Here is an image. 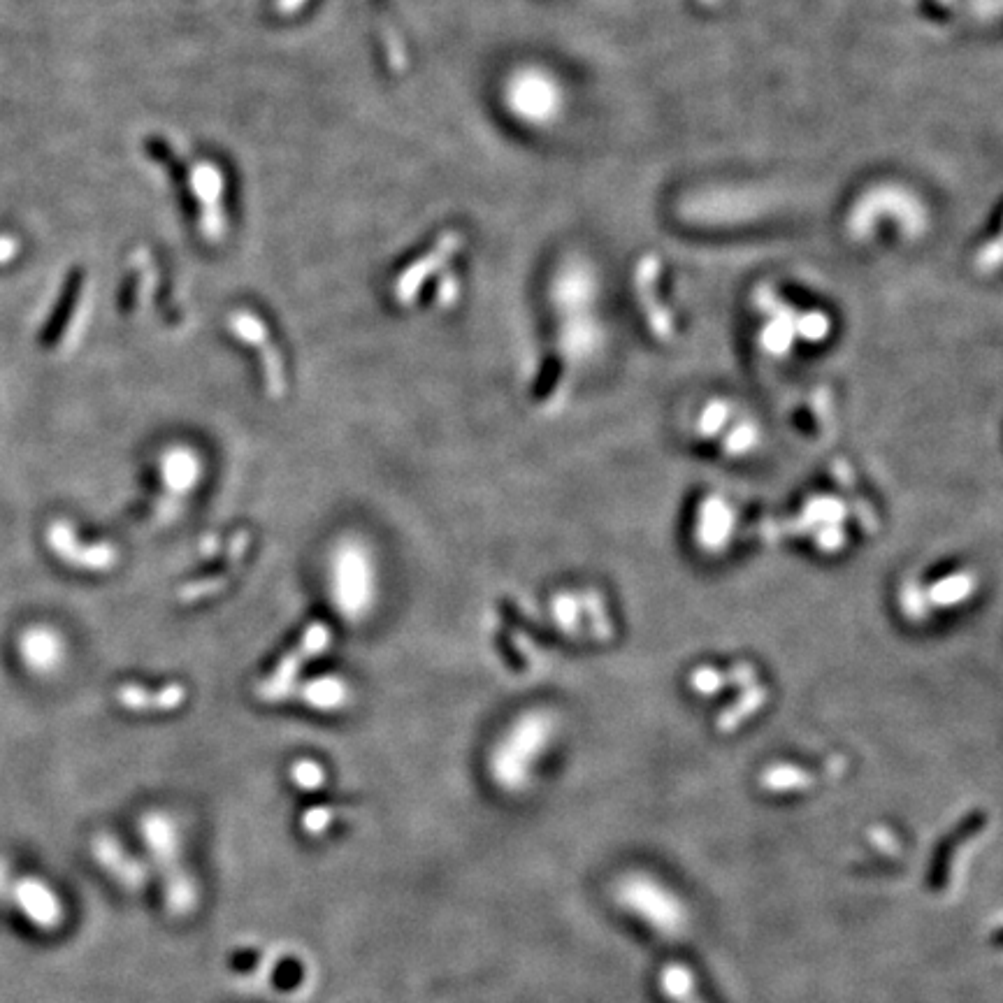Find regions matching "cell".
<instances>
[{
	"label": "cell",
	"instance_id": "1",
	"mask_svg": "<svg viewBox=\"0 0 1003 1003\" xmlns=\"http://www.w3.org/2000/svg\"><path fill=\"white\" fill-rule=\"evenodd\" d=\"M330 602L346 623H360L377 604V560L360 537H344L328 558Z\"/></svg>",
	"mask_w": 1003,
	"mask_h": 1003
},
{
	"label": "cell",
	"instance_id": "2",
	"mask_svg": "<svg viewBox=\"0 0 1003 1003\" xmlns=\"http://www.w3.org/2000/svg\"><path fill=\"white\" fill-rule=\"evenodd\" d=\"M978 593V576L966 565L934 567L922 574H913L897 588V604L901 616L913 623L945 616V611H959L969 606Z\"/></svg>",
	"mask_w": 1003,
	"mask_h": 1003
},
{
	"label": "cell",
	"instance_id": "3",
	"mask_svg": "<svg viewBox=\"0 0 1003 1003\" xmlns=\"http://www.w3.org/2000/svg\"><path fill=\"white\" fill-rule=\"evenodd\" d=\"M690 435L704 449L725 460H746L760 451L762 428L757 418L730 398H709L690 421Z\"/></svg>",
	"mask_w": 1003,
	"mask_h": 1003
},
{
	"label": "cell",
	"instance_id": "4",
	"mask_svg": "<svg viewBox=\"0 0 1003 1003\" xmlns=\"http://www.w3.org/2000/svg\"><path fill=\"white\" fill-rule=\"evenodd\" d=\"M555 734V716L551 711H528L511 725L490 755V774L507 792L523 790L530 781V771L537 757L544 755Z\"/></svg>",
	"mask_w": 1003,
	"mask_h": 1003
},
{
	"label": "cell",
	"instance_id": "5",
	"mask_svg": "<svg viewBox=\"0 0 1003 1003\" xmlns=\"http://www.w3.org/2000/svg\"><path fill=\"white\" fill-rule=\"evenodd\" d=\"M142 841L151 853L163 878L165 908L175 918L189 915L198 904V887L189 876V871L179 862V829L177 822L163 811H151L140 822Z\"/></svg>",
	"mask_w": 1003,
	"mask_h": 1003
},
{
	"label": "cell",
	"instance_id": "6",
	"mask_svg": "<svg viewBox=\"0 0 1003 1003\" xmlns=\"http://www.w3.org/2000/svg\"><path fill=\"white\" fill-rule=\"evenodd\" d=\"M202 474H205V463L196 449L184 444L163 449L158 456L161 495L156 497L154 509H151V521L156 525H170L175 521L184 511V502L200 486Z\"/></svg>",
	"mask_w": 1003,
	"mask_h": 1003
},
{
	"label": "cell",
	"instance_id": "7",
	"mask_svg": "<svg viewBox=\"0 0 1003 1003\" xmlns=\"http://www.w3.org/2000/svg\"><path fill=\"white\" fill-rule=\"evenodd\" d=\"M333 641V634H330V627L326 623H312L302 632V639L298 646H293L288 651L277 667H274L272 674L256 685V695L263 699V702H284V699H291L295 685H298V676L302 667L307 665L309 660L319 658V655L326 651Z\"/></svg>",
	"mask_w": 1003,
	"mask_h": 1003
},
{
	"label": "cell",
	"instance_id": "8",
	"mask_svg": "<svg viewBox=\"0 0 1003 1003\" xmlns=\"http://www.w3.org/2000/svg\"><path fill=\"white\" fill-rule=\"evenodd\" d=\"M228 328L242 344H247L251 349L258 351V358H261L263 365V384L270 398L274 400L284 398L286 391L284 360H281L277 346L272 344L268 326H265L256 314L247 312V309H237V312L230 314Z\"/></svg>",
	"mask_w": 1003,
	"mask_h": 1003
},
{
	"label": "cell",
	"instance_id": "9",
	"mask_svg": "<svg viewBox=\"0 0 1003 1003\" xmlns=\"http://www.w3.org/2000/svg\"><path fill=\"white\" fill-rule=\"evenodd\" d=\"M47 546L54 555H59L61 562L84 569V572H107V569L117 567L119 548L110 541H98V544H82L77 537L75 528L68 521H54L47 528Z\"/></svg>",
	"mask_w": 1003,
	"mask_h": 1003
},
{
	"label": "cell",
	"instance_id": "10",
	"mask_svg": "<svg viewBox=\"0 0 1003 1003\" xmlns=\"http://www.w3.org/2000/svg\"><path fill=\"white\" fill-rule=\"evenodd\" d=\"M736 528V509L732 500L725 495H706L692 511V528L690 537L692 544L702 548L704 553H720L727 551L734 541Z\"/></svg>",
	"mask_w": 1003,
	"mask_h": 1003
},
{
	"label": "cell",
	"instance_id": "11",
	"mask_svg": "<svg viewBox=\"0 0 1003 1003\" xmlns=\"http://www.w3.org/2000/svg\"><path fill=\"white\" fill-rule=\"evenodd\" d=\"M623 901L648 925L658 927V932H678L683 922V913L674 897L651 880H627V885L623 887Z\"/></svg>",
	"mask_w": 1003,
	"mask_h": 1003
},
{
	"label": "cell",
	"instance_id": "12",
	"mask_svg": "<svg viewBox=\"0 0 1003 1003\" xmlns=\"http://www.w3.org/2000/svg\"><path fill=\"white\" fill-rule=\"evenodd\" d=\"M460 244H463V237H460L458 233H446V235L439 237L435 247L430 249V254H423L416 263L407 265V268L398 274V279H395V284H393L395 302H398V305H402V307L411 305V302L416 300V295L423 288L425 281H428L432 274L439 272L446 263H449V258L460 249Z\"/></svg>",
	"mask_w": 1003,
	"mask_h": 1003
},
{
	"label": "cell",
	"instance_id": "13",
	"mask_svg": "<svg viewBox=\"0 0 1003 1003\" xmlns=\"http://www.w3.org/2000/svg\"><path fill=\"white\" fill-rule=\"evenodd\" d=\"M19 655L24 665L38 676H49L66 660V641L54 627L33 625L21 634Z\"/></svg>",
	"mask_w": 1003,
	"mask_h": 1003
},
{
	"label": "cell",
	"instance_id": "14",
	"mask_svg": "<svg viewBox=\"0 0 1003 1003\" xmlns=\"http://www.w3.org/2000/svg\"><path fill=\"white\" fill-rule=\"evenodd\" d=\"M193 196L202 207V233L209 240H219L226 233V219L221 216V196H223V175L214 163H196L191 170Z\"/></svg>",
	"mask_w": 1003,
	"mask_h": 1003
},
{
	"label": "cell",
	"instance_id": "15",
	"mask_svg": "<svg viewBox=\"0 0 1003 1003\" xmlns=\"http://www.w3.org/2000/svg\"><path fill=\"white\" fill-rule=\"evenodd\" d=\"M249 544H251V535H249L247 530L235 532V535L230 537L228 548H226V551H228V565H226V569H223V572H219V574L207 576V579L186 583V586L179 588L177 600L182 602V604H196V602L207 600V597L219 595L221 590H226L230 586V581H233V576H235L237 569L242 567L244 558H247Z\"/></svg>",
	"mask_w": 1003,
	"mask_h": 1003
},
{
	"label": "cell",
	"instance_id": "16",
	"mask_svg": "<svg viewBox=\"0 0 1003 1003\" xmlns=\"http://www.w3.org/2000/svg\"><path fill=\"white\" fill-rule=\"evenodd\" d=\"M985 825H987V813H980V811L971 813V815H966V818L959 822V825L952 829V832L945 836L941 843H938L932 869H929V885H932L934 892H941L945 883H948L950 867H952V860H955L957 848L964 846V843L969 839H973V836H976Z\"/></svg>",
	"mask_w": 1003,
	"mask_h": 1003
},
{
	"label": "cell",
	"instance_id": "17",
	"mask_svg": "<svg viewBox=\"0 0 1003 1003\" xmlns=\"http://www.w3.org/2000/svg\"><path fill=\"white\" fill-rule=\"evenodd\" d=\"M189 692L182 683H168L161 690H147L137 683H124L117 690V702L135 713L175 711L186 702Z\"/></svg>",
	"mask_w": 1003,
	"mask_h": 1003
},
{
	"label": "cell",
	"instance_id": "18",
	"mask_svg": "<svg viewBox=\"0 0 1003 1003\" xmlns=\"http://www.w3.org/2000/svg\"><path fill=\"white\" fill-rule=\"evenodd\" d=\"M93 850H96L98 862L128 890H140L147 883V869L142 867V862H137L135 857H128L126 850L110 834H100L93 841Z\"/></svg>",
	"mask_w": 1003,
	"mask_h": 1003
},
{
	"label": "cell",
	"instance_id": "19",
	"mask_svg": "<svg viewBox=\"0 0 1003 1003\" xmlns=\"http://www.w3.org/2000/svg\"><path fill=\"white\" fill-rule=\"evenodd\" d=\"M300 702H305L309 709L316 711H342L346 704L351 702V688L344 678L339 676H321L312 678V681L295 685L293 695Z\"/></svg>",
	"mask_w": 1003,
	"mask_h": 1003
},
{
	"label": "cell",
	"instance_id": "20",
	"mask_svg": "<svg viewBox=\"0 0 1003 1003\" xmlns=\"http://www.w3.org/2000/svg\"><path fill=\"white\" fill-rule=\"evenodd\" d=\"M19 899L24 904L28 918H31L35 925L52 929L61 922V904L59 899L54 897L52 890L42 883H35V880H24L19 887Z\"/></svg>",
	"mask_w": 1003,
	"mask_h": 1003
},
{
	"label": "cell",
	"instance_id": "21",
	"mask_svg": "<svg viewBox=\"0 0 1003 1003\" xmlns=\"http://www.w3.org/2000/svg\"><path fill=\"white\" fill-rule=\"evenodd\" d=\"M660 985L674 1003H704L697 992L695 976L683 964H667L660 973Z\"/></svg>",
	"mask_w": 1003,
	"mask_h": 1003
},
{
	"label": "cell",
	"instance_id": "22",
	"mask_svg": "<svg viewBox=\"0 0 1003 1003\" xmlns=\"http://www.w3.org/2000/svg\"><path fill=\"white\" fill-rule=\"evenodd\" d=\"M291 781L295 788L305 792H316L326 785V769L314 760H295L291 767Z\"/></svg>",
	"mask_w": 1003,
	"mask_h": 1003
},
{
	"label": "cell",
	"instance_id": "23",
	"mask_svg": "<svg viewBox=\"0 0 1003 1003\" xmlns=\"http://www.w3.org/2000/svg\"><path fill=\"white\" fill-rule=\"evenodd\" d=\"M764 785L771 790H797V788H804V785H808V774H804L802 769H792V767H781V769H774V771H769L767 776H764Z\"/></svg>",
	"mask_w": 1003,
	"mask_h": 1003
},
{
	"label": "cell",
	"instance_id": "24",
	"mask_svg": "<svg viewBox=\"0 0 1003 1003\" xmlns=\"http://www.w3.org/2000/svg\"><path fill=\"white\" fill-rule=\"evenodd\" d=\"M335 813L330 806H314L302 815V832L309 836H321L328 832V827L333 825Z\"/></svg>",
	"mask_w": 1003,
	"mask_h": 1003
},
{
	"label": "cell",
	"instance_id": "25",
	"mask_svg": "<svg viewBox=\"0 0 1003 1003\" xmlns=\"http://www.w3.org/2000/svg\"><path fill=\"white\" fill-rule=\"evenodd\" d=\"M458 281L453 274H449V277H444L442 281H439V288H437V302L442 307H451L453 302H456L458 298Z\"/></svg>",
	"mask_w": 1003,
	"mask_h": 1003
},
{
	"label": "cell",
	"instance_id": "26",
	"mask_svg": "<svg viewBox=\"0 0 1003 1003\" xmlns=\"http://www.w3.org/2000/svg\"><path fill=\"white\" fill-rule=\"evenodd\" d=\"M305 3L307 0H274V10L284 14V17H291V14L298 12Z\"/></svg>",
	"mask_w": 1003,
	"mask_h": 1003
},
{
	"label": "cell",
	"instance_id": "27",
	"mask_svg": "<svg viewBox=\"0 0 1003 1003\" xmlns=\"http://www.w3.org/2000/svg\"><path fill=\"white\" fill-rule=\"evenodd\" d=\"M221 551V546H219V539L216 537H207L205 541H202V555L205 558H212V555H216Z\"/></svg>",
	"mask_w": 1003,
	"mask_h": 1003
}]
</instances>
